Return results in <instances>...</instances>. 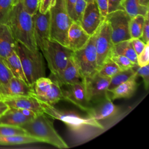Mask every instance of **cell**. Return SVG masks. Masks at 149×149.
<instances>
[{
	"mask_svg": "<svg viewBox=\"0 0 149 149\" xmlns=\"http://www.w3.org/2000/svg\"><path fill=\"white\" fill-rule=\"evenodd\" d=\"M38 101L44 113L50 118L59 120L65 123L79 142L90 140L104 130L103 125L100 122L88 116H83L71 111L59 109L54 105L38 100Z\"/></svg>",
	"mask_w": 149,
	"mask_h": 149,
	"instance_id": "6da1fadb",
	"label": "cell"
},
{
	"mask_svg": "<svg viewBox=\"0 0 149 149\" xmlns=\"http://www.w3.org/2000/svg\"><path fill=\"white\" fill-rule=\"evenodd\" d=\"M6 24L16 41L33 51L39 50L34 38L32 16L25 10L20 1L10 12Z\"/></svg>",
	"mask_w": 149,
	"mask_h": 149,
	"instance_id": "7a4b0ae2",
	"label": "cell"
},
{
	"mask_svg": "<svg viewBox=\"0 0 149 149\" xmlns=\"http://www.w3.org/2000/svg\"><path fill=\"white\" fill-rule=\"evenodd\" d=\"M28 135L38 139L41 142L46 143L60 149L69 148V146L58 133L52 122L47 115L42 113L32 120L20 126Z\"/></svg>",
	"mask_w": 149,
	"mask_h": 149,
	"instance_id": "3957f363",
	"label": "cell"
},
{
	"mask_svg": "<svg viewBox=\"0 0 149 149\" xmlns=\"http://www.w3.org/2000/svg\"><path fill=\"white\" fill-rule=\"evenodd\" d=\"M15 51L20 58L27 83L33 87L38 78L45 76L44 56L40 50L33 51L17 41L16 42Z\"/></svg>",
	"mask_w": 149,
	"mask_h": 149,
	"instance_id": "277c9868",
	"label": "cell"
},
{
	"mask_svg": "<svg viewBox=\"0 0 149 149\" xmlns=\"http://www.w3.org/2000/svg\"><path fill=\"white\" fill-rule=\"evenodd\" d=\"M49 13V39L67 47L68 32L73 20L68 13L65 0H55Z\"/></svg>",
	"mask_w": 149,
	"mask_h": 149,
	"instance_id": "5b68a950",
	"label": "cell"
},
{
	"mask_svg": "<svg viewBox=\"0 0 149 149\" xmlns=\"http://www.w3.org/2000/svg\"><path fill=\"white\" fill-rule=\"evenodd\" d=\"M97 31L90 36L87 44L81 49L72 52V58L81 79L90 77L98 72L97 54L95 47Z\"/></svg>",
	"mask_w": 149,
	"mask_h": 149,
	"instance_id": "8992f818",
	"label": "cell"
},
{
	"mask_svg": "<svg viewBox=\"0 0 149 149\" xmlns=\"http://www.w3.org/2000/svg\"><path fill=\"white\" fill-rule=\"evenodd\" d=\"M47 61L51 77L58 76L66 67L72 51L60 43L48 40L40 50Z\"/></svg>",
	"mask_w": 149,
	"mask_h": 149,
	"instance_id": "52a82bcc",
	"label": "cell"
},
{
	"mask_svg": "<svg viewBox=\"0 0 149 149\" xmlns=\"http://www.w3.org/2000/svg\"><path fill=\"white\" fill-rule=\"evenodd\" d=\"M105 19L109 23L113 44L131 38L129 27L131 17L125 10H117L108 13Z\"/></svg>",
	"mask_w": 149,
	"mask_h": 149,
	"instance_id": "ba28073f",
	"label": "cell"
},
{
	"mask_svg": "<svg viewBox=\"0 0 149 149\" xmlns=\"http://www.w3.org/2000/svg\"><path fill=\"white\" fill-rule=\"evenodd\" d=\"M110 80L111 78L101 76L98 73L81 79L84 86L86 98L90 105L97 103L108 95Z\"/></svg>",
	"mask_w": 149,
	"mask_h": 149,
	"instance_id": "9c48e42d",
	"label": "cell"
},
{
	"mask_svg": "<svg viewBox=\"0 0 149 149\" xmlns=\"http://www.w3.org/2000/svg\"><path fill=\"white\" fill-rule=\"evenodd\" d=\"M113 44L111 38L109 23L104 19L98 29L95 37V47L97 54L98 70L104 62L111 58Z\"/></svg>",
	"mask_w": 149,
	"mask_h": 149,
	"instance_id": "30bf717a",
	"label": "cell"
},
{
	"mask_svg": "<svg viewBox=\"0 0 149 149\" xmlns=\"http://www.w3.org/2000/svg\"><path fill=\"white\" fill-rule=\"evenodd\" d=\"M33 30L37 47L41 50L45 44L49 40V10L45 13H41L38 9L32 15Z\"/></svg>",
	"mask_w": 149,
	"mask_h": 149,
	"instance_id": "8fae6325",
	"label": "cell"
},
{
	"mask_svg": "<svg viewBox=\"0 0 149 149\" xmlns=\"http://www.w3.org/2000/svg\"><path fill=\"white\" fill-rule=\"evenodd\" d=\"M63 100L70 102L80 109L86 112L90 107L86 95V91L82 80L74 84L61 87Z\"/></svg>",
	"mask_w": 149,
	"mask_h": 149,
	"instance_id": "7c38bea8",
	"label": "cell"
},
{
	"mask_svg": "<svg viewBox=\"0 0 149 149\" xmlns=\"http://www.w3.org/2000/svg\"><path fill=\"white\" fill-rule=\"evenodd\" d=\"M104 19H102L95 0L87 2L80 24L90 36L98 29Z\"/></svg>",
	"mask_w": 149,
	"mask_h": 149,
	"instance_id": "4fadbf2b",
	"label": "cell"
},
{
	"mask_svg": "<svg viewBox=\"0 0 149 149\" xmlns=\"http://www.w3.org/2000/svg\"><path fill=\"white\" fill-rule=\"evenodd\" d=\"M118 112V108L112 102L109 94L101 101L90 106L86 112L87 116L100 122L115 116Z\"/></svg>",
	"mask_w": 149,
	"mask_h": 149,
	"instance_id": "5bb4252c",
	"label": "cell"
},
{
	"mask_svg": "<svg viewBox=\"0 0 149 149\" xmlns=\"http://www.w3.org/2000/svg\"><path fill=\"white\" fill-rule=\"evenodd\" d=\"M37 114L33 111L9 108L1 116H0V124L20 126L34 119Z\"/></svg>",
	"mask_w": 149,
	"mask_h": 149,
	"instance_id": "9a60e30c",
	"label": "cell"
},
{
	"mask_svg": "<svg viewBox=\"0 0 149 149\" xmlns=\"http://www.w3.org/2000/svg\"><path fill=\"white\" fill-rule=\"evenodd\" d=\"M90 36L80 23L73 22L68 32L67 47L72 52L77 51L87 44Z\"/></svg>",
	"mask_w": 149,
	"mask_h": 149,
	"instance_id": "2e32d148",
	"label": "cell"
},
{
	"mask_svg": "<svg viewBox=\"0 0 149 149\" xmlns=\"http://www.w3.org/2000/svg\"><path fill=\"white\" fill-rule=\"evenodd\" d=\"M2 100L9 108L29 109L37 115L44 113L39 101L32 95L3 97Z\"/></svg>",
	"mask_w": 149,
	"mask_h": 149,
	"instance_id": "e0dca14e",
	"label": "cell"
},
{
	"mask_svg": "<svg viewBox=\"0 0 149 149\" xmlns=\"http://www.w3.org/2000/svg\"><path fill=\"white\" fill-rule=\"evenodd\" d=\"M33 87L29 86L24 81L12 77L9 82L0 87V93L3 97L20 95H31L33 93Z\"/></svg>",
	"mask_w": 149,
	"mask_h": 149,
	"instance_id": "ac0fdd59",
	"label": "cell"
},
{
	"mask_svg": "<svg viewBox=\"0 0 149 149\" xmlns=\"http://www.w3.org/2000/svg\"><path fill=\"white\" fill-rule=\"evenodd\" d=\"M51 79L57 81L61 87L74 84L81 80L77 67L72 55L69 58L68 63L63 70L58 76L51 77Z\"/></svg>",
	"mask_w": 149,
	"mask_h": 149,
	"instance_id": "d6986e66",
	"label": "cell"
},
{
	"mask_svg": "<svg viewBox=\"0 0 149 149\" xmlns=\"http://www.w3.org/2000/svg\"><path fill=\"white\" fill-rule=\"evenodd\" d=\"M137 78V75L136 74L126 81L108 91V93L111 94L110 97L112 100L132 97L135 93L139 86L136 81Z\"/></svg>",
	"mask_w": 149,
	"mask_h": 149,
	"instance_id": "ffe728a7",
	"label": "cell"
},
{
	"mask_svg": "<svg viewBox=\"0 0 149 149\" xmlns=\"http://www.w3.org/2000/svg\"><path fill=\"white\" fill-rule=\"evenodd\" d=\"M16 42L9 26L0 24V57L5 58L15 51Z\"/></svg>",
	"mask_w": 149,
	"mask_h": 149,
	"instance_id": "44dd1931",
	"label": "cell"
},
{
	"mask_svg": "<svg viewBox=\"0 0 149 149\" xmlns=\"http://www.w3.org/2000/svg\"><path fill=\"white\" fill-rule=\"evenodd\" d=\"M3 59L7 66L10 69L13 76L24 81L28 84L26 78L23 72L20 58L16 51H14L9 56H8L5 58H3Z\"/></svg>",
	"mask_w": 149,
	"mask_h": 149,
	"instance_id": "7402d4cb",
	"label": "cell"
},
{
	"mask_svg": "<svg viewBox=\"0 0 149 149\" xmlns=\"http://www.w3.org/2000/svg\"><path fill=\"white\" fill-rule=\"evenodd\" d=\"M52 80V86L45 95L41 97H37L33 93L31 94V95L38 100L47 103L49 105H54L60 100H63V94L61 87L59 85L58 82L55 80Z\"/></svg>",
	"mask_w": 149,
	"mask_h": 149,
	"instance_id": "603a6c76",
	"label": "cell"
},
{
	"mask_svg": "<svg viewBox=\"0 0 149 149\" xmlns=\"http://www.w3.org/2000/svg\"><path fill=\"white\" fill-rule=\"evenodd\" d=\"M112 54L126 56L131 61L137 64V55L133 48L130 40L122 41L113 44L112 52Z\"/></svg>",
	"mask_w": 149,
	"mask_h": 149,
	"instance_id": "cb8c5ba5",
	"label": "cell"
},
{
	"mask_svg": "<svg viewBox=\"0 0 149 149\" xmlns=\"http://www.w3.org/2000/svg\"><path fill=\"white\" fill-rule=\"evenodd\" d=\"M122 5L131 18L137 15L146 16L148 13V6L141 5L139 0H123Z\"/></svg>",
	"mask_w": 149,
	"mask_h": 149,
	"instance_id": "d4e9b609",
	"label": "cell"
},
{
	"mask_svg": "<svg viewBox=\"0 0 149 149\" xmlns=\"http://www.w3.org/2000/svg\"><path fill=\"white\" fill-rule=\"evenodd\" d=\"M41 142L34 137L28 134L15 136H0V145H18Z\"/></svg>",
	"mask_w": 149,
	"mask_h": 149,
	"instance_id": "484cf974",
	"label": "cell"
},
{
	"mask_svg": "<svg viewBox=\"0 0 149 149\" xmlns=\"http://www.w3.org/2000/svg\"><path fill=\"white\" fill-rule=\"evenodd\" d=\"M136 74L135 67L125 70H121L111 78L108 91L114 88L120 84L126 81Z\"/></svg>",
	"mask_w": 149,
	"mask_h": 149,
	"instance_id": "4316f807",
	"label": "cell"
},
{
	"mask_svg": "<svg viewBox=\"0 0 149 149\" xmlns=\"http://www.w3.org/2000/svg\"><path fill=\"white\" fill-rule=\"evenodd\" d=\"M145 21V16L137 15L131 18L129 22V33L131 38H140Z\"/></svg>",
	"mask_w": 149,
	"mask_h": 149,
	"instance_id": "83f0119b",
	"label": "cell"
},
{
	"mask_svg": "<svg viewBox=\"0 0 149 149\" xmlns=\"http://www.w3.org/2000/svg\"><path fill=\"white\" fill-rule=\"evenodd\" d=\"M120 70V68L116 63L111 58L107 59L99 68L97 73L101 76L111 78Z\"/></svg>",
	"mask_w": 149,
	"mask_h": 149,
	"instance_id": "f1b7e54d",
	"label": "cell"
},
{
	"mask_svg": "<svg viewBox=\"0 0 149 149\" xmlns=\"http://www.w3.org/2000/svg\"><path fill=\"white\" fill-rule=\"evenodd\" d=\"M52 83V80L50 78L45 76L38 78L33 86V94L37 97L45 95L51 87Z\"/></svg>",
	"mask_w": 149,
	"mask_h": 149,
	"instance_id": "f546056e",
	"label": "cell"
},
{
	"mask_svg": "<svg viewBox=\"0 0 149 149\" xmlns=\"http://www.w3.org/2000/svg\"><path fill=\"white\" fill-rule=\"evenodd\" d=\"M19 0H0V24L7 23L10 12Z\"/></svg>",
	"mask_w": 149,
	"mask_h": 149,
	"instance_id": "4dcf8cb0",
	"label": "cell"
},
{
	"mask_svg": "<svg viewBox=\"0 0 149 149\" xmlns=\"http://www.w3.org/2000/svg\"><path fill=\"white\" fill-rule=\"evenodd\" d=\"M27 134L21 127L0 124V136H15Z\"/></svg>",
	"mask_w": 149,
	"mask_h": 149,
	"instance_id": "1f68e13d",
	"label": "cell"
},
{
	"mask_svg": "<svg viewBox=\"0 0 149 149\" xmlns=\"http://www.w3.org/2000/svg\"><path fill=\"white\" fill-rule=\"evenodd\" d=\"M111 58L116 63L120 70H125L133 68L137 66V65L131 61L128 58L123 55L112 54Z\"/></svg>",
	"mask_w": 149,
	"mask_h": 149,
	"instance_id": "d6a6232c",
	"label": "cell"
},
{
	"mask_svg": "<svg viewBox=\"0 0 149 149\" xmlns=\"http://www.w3.org/2000/svg\"><path fill=\"white\" fill-rule=\"evenodd\" d=\"M13 77L3 59L0 57V87L6 84Z\"/></svg>",
	"mask_w": 149,
	"mask_h": 149,
	"instance_id": "836d02e7",
	"label": "cell"
},
{
	"mask_svg": "<svg viewBox=\"0 0 149 149\" xmlns=\"http://www.w3.org/2000/svg\"><path fill=\"white\" fill-rule=\"evenodd\" d=\"M87 2L85 0H76L74 6L73 22L80 23L83 13L86 8Z\"/></svg>",
	"mask_w": 149,
	"mask_h": 149,
	"instance_id": "e575fe53",
	"label": "cell"
},
{
	"mask_svg": "<svg viewBox=\"0 0 149 149\" xmlns=\"http://www.w3.org/2000/svg\"><path fill=\"white\" fill-rule=\"evenodd\" d=\"M135 69L137 76H140L143 79L144 88L147 90L149 87V65L143 66L137 65L135 67Z\"/></svg>",
	"mask_w": 149,
	"mask_h": 149,
	"instance_id": "d590c367",
	"label": "cell"
},
{
	"mask_svg": "<svg viewBox=\"0 0 149 149\" xmlns=\"http://www.w3.org/2000/svg\"><path fill=\"white\" fill-rule=\"evenodd\" d=\"M19 1L25 10L31 16L38 9L39 0H19Z\"/></svg>",
	"mask_w": 149,
	"mask_h": 149,
	"instance_id": "8d00e7d4",
	"label": "cell"
},
{
	"mask_svg": "<svg viewBox=\"0 0 149 149\" xmlns=\"http://www.w3.org/2000/svg\"><path fill=\"white\" fill-rule=\"evenodd\" d=\"M149 63V43L146 44L143 51L137 56V64L143 66Z\"/></svg>",
	"mask_w": 149,
	"mask_h": 149,
	"instance_id": "74e56055",
	"label": "cell"
},
{
	"mask_svg": "<svg viewBox=\"0 0 149 149\" xmlns=\"http://www.w3.org/2000/svg\"><path fill=\"white\" fill-rule=\"evenodd\" d=\"M141 40L146 44L149 43V19L148 13L145 16V21L143 28L142 34L140 37Z\"/></svg>",
	"mask_w": 149,
	"mask_h": 149,
	"instance_id": "f35d334b",
	"label": "cell"
},
{
	"mask_svg": "<svg viewBox=\"0 0 149 149\" xmlns=\"http://www.w3.org/2000/svg\"><path fill=\"white\" fill-rule=\"evenodd\" d=\"M130 40L134 50L135 51L137 55H138L143 51L146 44L143 42L140 38H133Z\"/></svg>",
	"mask_w": 149,
	"mask_h": 149,
	"instance_id": "ab89813d",
	"label": "cell"
},
{
	"mask_svg": "<svg viewBox=\"0 0 149 149\" xmlns=\"http://www.w3.org/2000/svg\"><path fill=\"white\" fill-rule=\"evenodd\" d=\"M101 15L104 20L108 13V0H95Z\"/></svg>",
	"mask_w": 149,
	"mask_h": 149,
	"instance_id": "60d3db41",
	"label": "cell"
},
{
	"mask_svg": "<svg viewBox=\"0 0 149 149\" xmlns=\"http://www.w3.org/2000/svg\"><path fill=\"white\" fill-rule=\"evenodd\" d=\"M123 0H108V13L117 10H124L122 5Z\"/></svg>",
	"mask_w": 149,
	"mask_h": 149,
	"instance_id": "b9f144b4",
	"label": "cell"
},
{
	"mask_svg": "<svg viewBox=\"0 0 149 149\" xmlns=\"http://www.w3.org/2000/svg\"><path fill=\"white\" fill-rule=\"evenodd\" d=\"M55 0H41L39 3L38 10L42 13H46L54 3Z\"/></svg>",
	"mask_w": 149,
	"mask_h": 149,
	"instance_id": "7bdbcfd3",
	"label": "cell"
},
{
	"mask_svg": "<svg viewBox=\"0 0 149 149\" xmlns=\"http://www.w3.org/2000/svg\"><path fill=\"white\" fill-rule=\"evenodd\" d=\"M76 0H65L66 6V9L68 11V13L69 14V16L71 18V19L73 22L74 19V6L76 3Z\"/></svg>",
	"mask_w": 149,
	"mask_h": 149,
	"instance_id": "ee69618b",
	"label": "cell"
},
{
	"mask_svg": "<svg viewBox=\"0 0 149 149\" xmlns=\"http://www.w3.org/2000/svg\"><path fill=\"white\" fill-rule=\"evenodd\" d=\"M9 108V107L3 100H0V116H1L6 110H8Z\"/></svg>",
	"mask_w": 149,
	"mask_h": 149,
	"instance_id": "f6af8a7d",
	"label": "cell"
},
{
	"mask_svg": "<svg viewBox=\"0 0 149 149\" xmlns=\"http://www.w3.org/2000/svg\"><path fill=\"white\" fill-rule=\"evenodd\" d=\"M139 2L142 5L148 6L149 0H139Z\"/></svg>",
	"mask_w": 149,
	"mask_h": 149,
	"instance_id": "bcb514c9",
	"label": "cell"
},
{
	"mask_svg": "<svg viewBox=\"0 0 149 149\" xmlns=\"http://www.w3.org/2000/svg\"><path fill=\"white\" fill-rule=\"evenodd\" d=\"M2 99H3V97H2V95H1V94L0 93V100H2Z\"/></svg>",
	"mask_w": 149,
	"mask_h": 149,
	"instance_id": "7dc6e473",
	"label": "cell"
},
{
	"mask_svg": "<svg viewBox=\"0 0 149 149\" xmlns=\"http://www.w3.org/2000/svg\"><path fill=\"white\" fill-rule=\"evenodd\" d=\"M87 2H91V1H93L94 0H85Z\"/></svg>",
	"mask_w": 149,
	"mask_h": 149,
	"instance_id": "c3c4849f",
	"label": "cell"
},
{
	"mask_svg": "<svg viewBox=\"0 0 149 149\" xmlns=\"http://www.w3.org/2000/svg\"><path fill=\"white\" fill-rule=\"evenodd\" d=\"M40 1H41V0H39V3H40Z\"/></svg>",
	"mask_w": 149,
	"mask_h": 149,
	"instance_id": "681fc988",
	"label": "cell"
}]
</instances>
